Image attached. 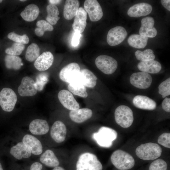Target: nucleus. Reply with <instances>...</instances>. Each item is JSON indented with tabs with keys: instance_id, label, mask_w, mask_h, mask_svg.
Segmentation results:
<instances>
[{
	"instance_id": "20e7f679",
	"label": "nucleus",
	"mask_w": 170,
	"mask_h": 170,
	"mask_svg": "<svg viewBox=\"0 0 170 170\" xmlns=\"http://www.w3.org/2000/svg\"><path fill=\"white\" fill-rule=\"evenodd\" d=\"M117 132L110 128L102 127L98 132L94 133L93 138L100 146L109 148L112 145L113 141L117 137Z\"/></svg>"
},
{
	"instance_id": "79ce46f5",
	"label": "nucleus",
	"mask_w": 170,
	"mask_h": 170,
	"mask_svg": "<svg viewBox=\"0 0 170 170\" xmlns=\"http://www.w3.org/2000/svg\"><path fill=\"white\" fill-rule=\"evenodd\" d=\"M81 36V33L77 32L74 33L71 41V44L73 46L76 47L78 45Z\"/></svg>"
},
{
	"instance_id": "72a5a7b5",
	"label": "nucleus",
	"mask_w": 170,
	"mask_h": 170,
	"mask_svg": "<svg viewBox=\"0 0 170 170\" xmlns=\"http://www.w3.org/2000/svg\"><path fill=\"white\" fill-rule=\"evenodd\" d=\"M36 25L37 27L35 29L34 31L36 35L38 37H42L46 31H52L54 30L52 26L43 20L38 21Z\"/></svg>"
},
{
	"instance_id": "a211bd4d",
	"label": "nucleus",
	"mask_w": 170,
	"mask_h": 170,
	"mask_svg": "<svg viewBox=\"0 0 170 170\" xmlns=\"http://www.w3.org/2000/svg\"><path fill=\"white\" fill-rule=\"evenodd\" d=\"M152 10V7L150 4L142 3L135 4L130 7L127 13L130 17H139L148 15Z\"/></svg>"
},
{
	"instance_id": "ddd939ff",
	"label": "nucleus",
	"mask_w": 170,
	"mask_h": 170,
	"mask_svg": "<svg viewBox=\"0 0 170 170\" xmlns=\"http://www.w3.org/2000/svg\"><path fill=\"white\" fill-rule=\"evenodd\" d=\"M58 96L61 103L66 109L71 110L79 109V104L69 91L62 90L59 92Z\"/></svg>"
},
{
	"instance_id": "9d476101",
	"label": "nucleus",
	"mask_w": 170,
	"mask_h": 170,
	"mask_svg": "<svg viewBox=\"0 0 170 170\" xmlns=\"http://www.w3.org/2000/svg\"><path fill=\"white\" fill-rule=\"evenodd\" d=\"M130 82L135 87L144 89L150 86L152 82V78L148 73L143 72H135L131 76Z\"/></svg>"
},
{
	"instance_id": "f704fd0d",
	"label": "nucleus",
	"mask_w": 170,
	"mask_h": 170,
	"mask_svg": "<svg viewBox=\"0 0 170 170\" xmlns=\"http://www.w3.org/2000/svg\"><path fill=\"white\" fill-rule=\"evenodd\" d=\"M136 59L141 61H146L154 60L155 55L153 51L150 49H147L143 51L138 50L135 53Z\"/></svg>"
},
{
	"instance_id": "cd10ccee",
	"label": "nucleus",
	"mask_w": 170,
	"mask_h": 170,
	"mask_svg": "<svg viewBox=\"0 0 170 170\" xmlns=\"http://www.w3.org/2000/svg\"><path fill=\"white\" fill-rule=\"evenodd\" d=\"M67 88L70 92L75 95L84 98L88 96L86 87L79 79L78 76L69 83Z\"/></svg>"
},
{
	"instance_id": "ea45409f",
	"label": "nucleus",
	"mask_w": 170,
	"mask_h": 170,
	"mask_svg": "<svg viewBox=\"0 0 170 170\" xmlns=\"http://www.w3.org/2000/svg\"><path fill=\"white\" fill-rule=\"evenodd\" d=\"M167 162L162 159H156L150 164L149 170H167Z\"/></svg>"
},
{
	"instance_id": "473e14b6",
	"label": "nucleus",
	"mask_w": 170,
	"mask_h": 170,
	"mask_svg": "<svg viewBox=\"0 0 170 170\" xmlns=\"http://www.w3.org/2000/svg\"><path fill=\"white\" fill-rule=\"evenodd\" d=\"M40 48L36 43H33L27 47L25 54L26 59L29 62L35 60L39 56Z\"/></svg>"
},
{
	"instance_id": "37998d69",
	"label": "nucleus",
	"mask_w": 170,
	"mask_h": 170,
	"mask_svg": "<svg viewBox=\"0 0 170 170\" xmlns=\"http://www.w3.org/2000/svg\"><path fill=\"white\" fill-rule=\"evenodd\" d=\"M162 107L165 111L169 112H170V99L166 97L163 101L162 103Z\"/></svg>"
},
{
	"instance_id": "412c9836",
	"label": "nucleus",
	"mask_w": 170,
	"mask_h": 170,
	"mask_svg": "<svg viewBox=\"0 0 170 170\" xmlns=\"http://www.w3.org/2000/svg\"><path fill=\"white\" fill-rule=\"evenodd\" d=\"M10 153L14 158L18 160L29 158L32 154L30 149L22 141L12 146Z\"/></svg>"
},
{
	"instance_id": "f8f14e48",
	"label": "nucleus",
	"mask_w": 170,
	"mask_h": 170,
	"mask_svg": "<svg viewBox=\"0 0 170 170\" xmlns=\"http://www.w3.org/2000/svg\"><path fill=\"white\" fill-rule=\"evenodd\" d=\"M18 91L21 96H31L37 93V89L34 80L30 77L26 76L22 79Z\"/></svg>"
},
{
	"instance_id": "4468645a",
	"label": "nucleus",
	"mask_w": 170,
	"mask_h": 170,
	"mask_svg": "<svg viewBox=\"0 0 170 170\" xmlns=\"http://www.w3.org/2000/svg\"><path fill=\"white\" fill-rule=\"evenodd\" d=\"M67 129L65 124L60 121H55L52 125L50 132L51 137L58 143L63 142L65 139Z\"/></svg>"
},
{
	"instance_id": "aec40b11",
	"label": "nucleus",
	"mask_w": 170,
	"mask_h": 170,
	"mask_svg": "<svg viewBox=\"0 0 170 170\" xmlns=\"http://www.w3.org/2000/svg\"><path fill=\"white\" fill-rule=\"evenodd\" d=\"M29 130L33 135H42L48 132L49 127L45 120L37 119L32 120L30 122L29 125Z\"/></svg>"
},
{
	"instance_id": "dca6fc26",
	"label": "nucleus",
	"mask_w": 170,
	"mask_h": 170,
	"mask_svg": "<svg viewBox=\"0 0 170 170\" xmlns=\"http://www.w3.org/2000/svg\"><path fill=\"white\" fill-rule=\"evenodd\" d=\"M22 142L30 149L32 154L38 156L42 153L43 148L42 143L34 136L26 134L23 136Z\"/></svg>"
},
{
	"instance_id": "a18cd8bd",
	"label": "nucleus",
	"mask_w": 170,
	"mask_h": 170,
	"mask_svg": "<svg viewBox=\"0 0 170 170\" xmlns=\"http://www.w3.org/2000/svg\"><path fill=\"white\" fill-rule=\"evenodd\" d=\"M161 3L163 6L168 10L170 11V0H162Z\"/></svg>"
},
{
	"instance_id": "2eb2a0df",
	"label": "nucleus",
	"mask_w": 170,
	"mask_h": 170,
	"mask_svg": "<svg viewBox=\"0 0 170 170\" xmlns=\"http://www.w3.org/2000/svg\"><path fill=\"white\" fill-rule=\"evenodd\" d=\"M154 20L151 17L143 18L141 21V26L139 30L140 35L145 37H154L156 36L157 31L154 27Z\"/></svg>"
},
{
	"instance_id": "2f4dec72",
	"label": "nucleus",
	"mask_w": 170,
	"mask_h": 170,
	"mask_svg": "<svg viewBox=\"0 0 170 170\" xmlns=\"http://www.w3.org/2000/svg\"><path fill=\"white\" fill-rule=\"evenodd\" d=\"M4 60L6 67L8 69L18 70L23 65L21 58L18 56L7 54Z\"/></svg>"
},
{
	"instance_id": "c85d7f7f",
	"label": "nucleus",
	"mask_w": 170,
	"mask_h": 170,
	"mask_svg": "<svg viewBox=\"0 0 170 170\" xmlns=\"http://www.w3.org/2000/svg\"><path fill=\"white\" fill-rule=\"evenodd\" d=\"M40 13L38 7L34 4L27 5L20 13V16L25 20L31 22L35 20Z\"/></svg>"
},
{
	"instance_id": "4c0bfd02",
	"label": "nucleus",
	"mask_w": 170,
	"mask_h": 170,
	"mask_svg": "<svg viewBox=\"0 0 170 170\" xmlns=\"http://www.w3.org/2000/svg\"><path fill=\"white\" fill-rule=\"evenodd\" d=\"M158 92L164 98L170 94V78L162 82L158 87Z\"/></svg>"
},
{
	"instance_id": "6e6552de",
	"label": "nucleus",
	"mask_w": 170,
	"mask_h": 170,
	"mask_svg": "<svg viewBox=\"0 0 170 170\" xmlns=\"http://www.w3.org/2000/svg\"><path fill=\"white\" fill-rule=\"evenodd\" d=\"M127 32L123 27L117 26L108 31L107 36V41L110 46L117 45L122 42L126 38Z\"/></svg>"
},
{
	"instance_id": "393cba45",
	"label": "nucleus",
	"mask_w": 170,
	"mask_h": 170,
	"mask_svg": "<svg viewBox=\"0 0 170 170\" xmlns=\"http://www.w3.org/2000/svg\"><path fill=\"white\" fill-rule=\"evenodd\" d=\"M140 71L147 73H156L161 69L162 66L158 61L153 60L146 61H141L137 65Z\"/></svg>"
},
{
	"instance_id": "f257e3e1",
	"label": "nucleus",
	"mask_w": 170,
	"mask_h": 170,
	"mask_svg": "<svg viewBox=\"0 0 170 170\" xmlns=\"http://www.w3.org/2000/svg\"><path fill=\"white\" fill-rule=\"evenodd\" d=\"M113 165L119 170H128L133 168L135 164L133 156L128 153L121 150L114 151L110 157Z\"/></svg>"
},
{
	"instance_id": "bb28decb",
	"label": "nucleus",
	"mask_w": 170,
	"mask_h": 170,
	"mask_svg": "<svg viewBox=\"0 0 170 170\" xmlns=\"http://www.w3.org/2000/svg\"><path fill=\"white\" fill-rule=\"evenodd\" d=\"M39 160L46 166L54 168L59 166V161L53 151L49 149L46 150L41 156Z\"/></svg>"
},
{
	"instance_id": "7c9ffc66",
	"label": "nucleus",
	"mask_w": 170,
	"mask_h": 170,
	"mask_svg": "<svg viewBox=\"0 0 170 170\" xmlns=\"http://www.w3.org/2000/svg\"><path fill=\"white\" fill-rule=\"evenodd\" d=\"M47 15L46 18L47 21L52 25L56 24L60 19L58 16L59 11L58 7L55 5L49 4L46 7Z\"/></svg>"
},
{
	"instance_id": "09e8293b",
	"label": "nucleus",
	"mask_w": 170,
	"mask_h": 170,
	"mask_svg": "<svg viewBox=\"0 0 170 170\" xmlns=\"http://www.w3.org/2000/svg\"><path fill=\"white\" fill-rule=\"evenodd\" d=\"M0 170H3L1 163L0 162Z\"/></svg>"
},
{
	"instance_id": "4be33fe9",
	"label": "nucleus",
	"mask_w": 170,
	"mask_h": 170,
	"mask_svg": "<svg viewBox=\"0 0 170 170\" xmlns=\"http://www.w3.org/2000/svg\"><path fill=\"white\" fill-rule=\"evenodd\" d=\"M91 110L87 108L78 109L71 110L69 116L71 120L76 123H81L90 119L92 116Z\"/></svg>"
},
{
	"instance_id": "b1692460",
	"label": "nucleus",
	"mask_w": 170,
	"mask_h": 170,
	"mask_svg": "<svg viewBox=\"0 0 170 170\" xmlns=\"http://www.w3.org/2000/svg\"><path fill=\"white\" fill-rule=\"evenodd\" d=\"M78 78L85 87L93 88L96 84L97 77L92 71L87 69L80 70Z\"/></svg>"
},
{
	"instance_id": "f3484780",
	"label": "nucleus",
	"mask_w": 170,
	"mask_h": 170,
	"mask_svg": "<svg viewBox=\"0 0 170 170\" xmlns=\"http://www.w3.org/2000/svg\"><path fill=\"white\" fill-rule=\"evenodd\" d=\"M54 60L52 54L49 51L43 52L35 60L34 63L35 68L40 71L48 70L52 65Z\"/></svg>"
},
{
	"instance_id": "a878e982",
	"label": "nucleus",
	"mask_w": 170,
	"mask_h": 170,
	"mask_svg": "<svg viewBox=\"0 0 170 170\" xmlns=\"http://www.w3.org/2000/svg\"><path fill=\"white\" fill-rule=\"evenodd\" d=\"M79 5L78 0H66L63 9L64 18L67 20H71L73 18L79 8Z\"/></svg>"
},
{
	"instance_id": "f03ea898",
	"label": "nucleus",
	"mask_w": 170,
	"mask_h": 170,
	"mask_svg": "<svg viewBox=\"0 0 170 170\" xmlns=\"http://www.w3.org/2000/svg\"><path fill=\"white\" fill-rule=\"evenodd\" d=\"M161 147L158 144L151 142L142 144L136 149V155L144 160H154L159 157L162 153Z\"/></svg>"
},
{
	"instance_id": "7ed1b4c3",
	"label": "nucleus",
	"mask_w": 170,
	"mask_h": 170,
	"mask_svg": "<svg viewBox=\"0 0 170 170\" xmlns=\"http://www.w3.org/2000/svg\"><path fill=\"white\" fill-rule=\"evenodd\" d=\"M103 168L102 164L95 155L85 152L79 156L76 170H102Z\"/></svg>"
},
{
	"instance_id": "39448f33",
	"label": "nucleus",
	"mask_w": 170,
	"mask_h": 170,
	"mask_svg": "<svg viewBox=\"0 0 170 170\" xmlns=\"http://www.w3.org/2000/svg\"><path fill=\"white\" fill-rule=\"evenodd\" d=\"M115 118L116 123L124 128L130 127L133 121V112L129 107L121 105L115 110Z\"/></svg>"
},
{
	"instance_id": "58836bf2",
	"label": "nucleus",
	"mask_w": 170,
	"mask_h": 170,
	"mask_svg": "<svg viewBox=\"0 0 170 170\" xmlns=\"http://www.w3.org/2000/svg\"><path fill=\"white\" fill-rule=\"evenodd\" d=\"M48 81V75L47 73H42L38 74L35 82L37 90L41 91L42 90Z\"/></svg>"
},
{
	"instance_id": "e433bc0d",
	"label": "nucleus",
	"mask_w": 170,
	"mask_h": 170,
	"mask_svg": "<svg viewBox=\"0 0 170 170\" xmlns=\"http://www.w3.org/2000/svg\"><path fill=\"white\" fill-rule=\"evenodd\" d=\"M8 37L9 39L15 42L24 45L28 43L29 41V38L26 34L20 35L14 32H12L8 34Z\"/></svg>"
},
{
	"instance_id": "6ab92c4d",
	"label": "nucleus",
	"mask_w": 170,
	"mask_h": 170,
	"mask_svg": "<svg viewBox=\"0 0 170 170\" xmlns=\"http://www.w3.org/2000/svg\"><path fill=\"white\" fill-rule=\"evenodd\" d=\"M87 13L83 8H79L75 16L72 25V28L75 31L82 33L87 25Z\"/></svg>"
},
{
	"instance_id": "c756f323",
	"label": "nucleus",
	"mask_w": 170,
	"mask_h": 170,
	"mask_svg": "<svg viewBox=\"0 0 170 170\" xmlns=\"http://www.w3.org/2000/svg\"><path fill=\"white\" fill-rule=\"evenodd\" d=\"M148 37L138 34L130 35L128 40V44L131 47L137 48H143L147 45Z\"/></svg>"
},
{
	"instance_id": "1a4fd4ad",
	"label": "nucleus",
	"mask_w": 170,
	"mask_h": 170,
	"mask_svg": "<svg viewBox=\"0 0 170 170\" xmlns=\"http://www.w3.org/2000/svg\"><path fill=\"white\" fill-rule=\"evenodd\" d=\"M84 7L92 21H99L102 18L103 15L102 9L97 0H86L84 2Z\"/></svg>"
},
{
	"instance_id": "0eeeda50",
	"label": "nucleus",
	"mask_w": 170,
	"mask_h": 170,
	"mask_svg": "<svg viewBox=\"0 0 170 170\" xmlns=\"http://www.w3.org/2000/svg\"><path fill=\"white\" fill-rule=\"evenodd\" d=\"M95 64L100 71L107 75L113 73L118 66L117 62L115 59L105 55H101L97 57Z\"/></svg>"
},
{
	"instance_id": "5701e85b",
	"label": "nucleus",
	"mask_w": 170,
	"mask_h": 170,
	"mask_svg": "<svg viewBox=\"0 0 170 170\" xmlns=\"http://www.w3.org/2000/svg\"><path fill=\"white\" fill-rule=\"evenodd\" d=\"M134 105L138 108L149 110H154L156 107V102L153 99L145 96L138 95L133 101Z\"/></svg>"
},
{
	"instance_id": "c9c22d12",
	"label": "nucleus",
	"mask_w": 170,
	"mask_h": 170,
	"mask_svg": "<svg viewBox=\"0 0 170 170\" xmlns=\"http://www.w3.org/2000/svg\"><path fill=\"white\" fill-rule=\"evenodd\" d=\"M25 48L24 44L14 43L11 46L5 50V53L8 54L18 56L20 55Z\"/></svg>"
},
{
	"instance_id": "423d86ee",
	"label": "nucleus",
	"mask_w": 170,
	"mask_h": 170,
	"mask_svg": "<svg viewBox=\"0 0 170 170\" xmlns=\"http://www.w3.org/2000/svg\"><path fill=\"white\" fill-rule=\"evenodd\" d=\"M17 100V96L12 89L5 88L0 91V105L4 111L8 112L12 111Z\"/></svg>"
},
{
	"instance_id": "de8ad7c7",
	"label": "nucleus",
	"mask_w": 170,
	"mask_h": 170,
	"mask_svg": "<svg viewBox=\"0 0 170 170\" xmlns=\"http://www.w3.org/2000/svg\"><path fill=\"white\" fill-rule=\"evenodd\" d=\"M52 170H65L63 167L58 166L53 168Z\"/></svg>"
},
{
	"instance_id": "9b49d317",
	"label": "nucleus",
	"mask_w": 170,
	"mask_h": 170,
	"mask_svg": "<svg viewBox=\"0 0 170 170\" xmlns=\"http://www.w3.org/2000/svg\"><path fill=\"white\" fill-rule=\"evenodd\" d=\"M80 67L75 62L71 63L63 67L59 73V77L63 82L69 83L78 76Z\"/></svg>"
},
{
	"instance_id": "a19ab883",
	"label": "nucleus",
	"mask_w": 170,
	"mask_h": 170,
	"mask_svg": "<svg viewBox=\"0 0 170 170\" xmlns=\"http://www.w3.org/2000/svg\"><path fill=\"white\" fill-rule=\"evenodd\" d=\"M158 143L168 148H170V133H164L161 134L158 138Z\"/></svg>"
},
{
	"instance_id": "c03bdc74",
	"label": "nucleus",
	"mask_w": 170,
	"mask_h": 170,
	"mask_svg": "<svg viewBox=\"0 0 170 170\" xmlns=\"http://www.w3.org/2000/svg\"><path fill=\"white\" fill-rule=\"evenodd\" d=\"M30 170H43V165L39 162H34L31 165Z\"/></svg>"
},
{
	"instance_id": "3c124183",
	"label": "nucleus",
	"mask_w": 170,
	"mask_h": 170,
	"mask_svg": "<svg viewBox=\"0 0 170 170\" xmlns=\"http://www.w3.org/2000/svg\"><path fill=\"white\" fill-rule=\"evenodd\" d=\"M3 0H0V3H1L2 2Z\"/></svg>"
},
{
	"instance_id": "49530a36",
	"label": "nucleus",
	"mask_w": 170,
	"mask_h": 170,
	"mask_svg": "<svg viewBox=\"0 0 170 170\" xmlns=\"http://www.w3.org/2000/svg\"><path fill=\"white\" fill-rule=\"evenodd\" d=\"M49 2L50 4L55 5L59 4L61 0H49Z\"/></svg>"
},
{
	"instance_id": "8fccbe9b",
	"label": "nucleus",
	"mask_w": 170,
	"mask_h": 170,
	"mask_svg": "<svg viewBox=\"0 0 170 170\" xmlns=\"http://www.w3.org/2000/svg\"><path fill=\"white\" fill-rule=\"evenodd\" d=\"M20 1L22 2H24V1H26V0H20Z\"/></svg>"
}]
</instances>
